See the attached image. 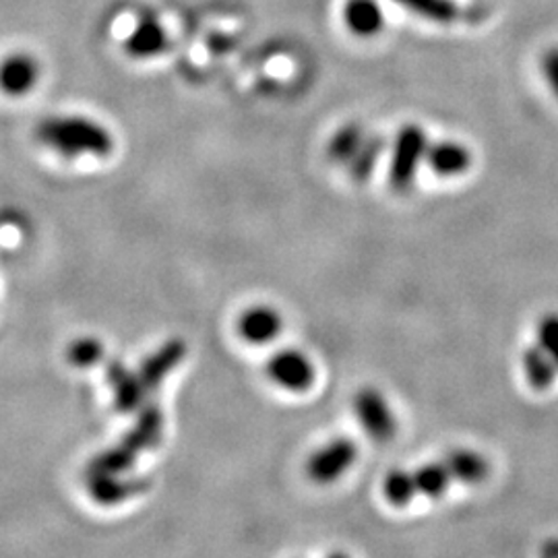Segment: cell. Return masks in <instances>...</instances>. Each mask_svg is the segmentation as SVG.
I'll return each instance as SVG.
<instances>
[{
  "label": "cell",
  "mask_w": 558,
  "mask_h": 558,
  "mask_svg": "<svg viewBox=\"0 0 558 558\" xmlns=\"http://www.w3.org/2000/svg\"><path fill=\"white\" fill-rule=\"evenodd\" d=\"M36 140L64 160L106 158L114 151V135L98 120L83 114H52L38 122Z\"/></svg>",
  "instance_id": "cell-1"
},
{
  "label": "cell",
  "mask_w": 558,
  "mask_h": 558,
  "mask_svg": "<svg viewBox=\"0 0 558 558\" xmlns=\"http://www.w3.org/2000/svg\"><path fill=\"white\" fill-rule=\"evenodd\" d=\"M428 137L418 124H405L393 141L389 182L396 191H408L416 180L422 160H426Z\"/></svg>",
  "instance_id": "cell-2"
},
{
  "label": "cell",
  "mask_w": 558,
  "mask_h": 558,
  "mask_svg": "<svg viewBox=\"0 0 558 558\" xmlns=\"http://www.w3.org/2000/svg\"><path fill=\"white\" fill-rule=\"evenodd\" d=\"M354 412L371 439L385 442L398 430L396 414L377 389H362L354 399Z\"/></svg>",
  "instance_id": "cell-3"
},
{
  "label": "cell",
  "mask_w": 558,
  "mask_h": 558,
  "mask_svg": "<svg viewBox=\"0 0 558 558\" xmlns=\"http://www.w3.org/2000/svg\"><path fill=\"white\" fill-rule=\"evenodd\" d=\"M267 375L281 389L302 393L315 380V366L311 359L299 350H281L267 362Z\"/></svg>",
  "instance_id": "cell-4"
},
{
  "label": "cell",
  "mask_w": 558,
  "mask_h": 558,
  "mask_svg": "<svg viewBox=\"0 0 558 558\" xmlns=\"http://www.w3.org/2000/svg\"><path fill=\"white\" fill-rule=\"evenodd\" d=\"M41 64L29 52H13L0 60V92L9 98L27 96L40 81Z\"/></svg>",
  "instance_id": "cell-5"
},
{
  "label": "cell",
  "mask_w": 558,
  "mask_h": 558,
  "mask_svg": "<svg viewBox=\"0 0 558 558\" xmlns=\"http://www.w3.org/2000/svg\"><path fill=\"white\" fill-rule=\"evenodd\" d=\"M354 459H356V445L352 440L336 439L313 453L306 470H308V476L315 482L329 484L339 476H343L354 463Z\"/></svg>",
  "instance_id": "cell-6"
},
{
  "label": "cell",
  "mask_w": 558,
  "mask_h": 558,
  "mask_svg": "<svg viewBox=\"0 0 558 558\" xmlns=\"http://www.w3.org/2000/svg\"><path fill=\"white\" fill-rule=\"evenodd\" d=\"M166 48L168 32L161 25V21L151 13H143L124 40V52L135 60L154 59Z\"/></svg>",
  "instance_id": "cell-7"
},
{
  "label": "cell",
  "mask_w": 558,
  "mask_h": 558,
  "mask_svg": "<svg viewBox=\"0 0 558 558\" xmlns=\"http://www.w3.org/2000/svg\"><path fill=\"white\" fill-rule=\"evenodd\" d=\"M283 327V320L276 308L271 306H253L239 320L240 338L253 345H265L278 338Z\"/></svg>",
  "instance_id": "cell-8"
},
{
  "label": "cell",
  "mask_w": 558,
  "mask_h": 558,
  "mask_svg": "<svg viewBox=\"0 0 558 558\" xmlns=\"http://www.w3.org/2000/svg\"><path fill=\"white\" fill-rule=\"evenodd\" d=\"M426 161L433 168V172L442 179L461 177L472 166L470 149L458 141H439L428 147Z\"/></svg>",
  "instance_id": "cell-9"
},
{
  "label": "cell",
  "mask_w": 558,
  "mask_h": 558,
  "mask_svg": "<svg viewBox=\"0 0 558 558\" xmlns=\"http://www.w3.org/2000/svg\"><path fill=\"white\" fill-rule=\"evenodd\" d=\"M343 20L348 29L360 38L377 36L385 27V13L377 0H348L343 7Z\"/></svg>",
  "instance_id": "cell-10"
},
{
  "label": "cell",
  "mask_w": 558,
  "mask_h": 558,
  "mask_svg": "<svg viewBox=\"0 0 558 558\" xmlns=\"http://www.w3.org/2000/svg\"><path fill=\"white\" fill-rule=\"evenodd\" d=\"M442 463L449 470L451 478L458 480V482L476 484L488 476V461L470 449L451 451L447 458L442 459Z\"/></svg>",
  "instance_id": "cell-11"
},
{
  "label": "cell",
  "mask_w": 558,
  "mask_h": 558,
  "mask_svg": "<svg viewBox=\"0 0 558 558\" xmlns=\"http://www.w3.org/2000/svg\"><path fill=\"white\" fill-rule=\"evenodd\" d=\"M523 368L530 385L536 391H544L555 383L558 366L539 345H534V348H527L523 354Z\"/></svg>",
  "instance_id": "cell-12"
},
{
  "label": "cell",
  "mask_w": 558,
  "mask_h": 558,
  "mask_svg": "<svg viewBox=\"0 0 558 558\" xmlns=\"http://www.w3.org/2000/svg\"><path fill=\"white\" fill-rule=\"evenodd\" d=\"M412 476H414V484H416V493L424 495V497H430V499L442 497L447 493L451 480H453L442 461L440 463H426L418 470H414Z\"/></svg>",
  "instance_id": "cell-13"
},
{
  "label": "cell",
  "mask_w": 558,
  "mask_h": 558,
  "mask_svg": "<svg viewBox=\"0 0 558 558\" xmlns=\"http://www.w3.org/2000/svg\"><path fill=\"white\" fill-rule=\"evenodd\" d=\"M364 140H366L364 131L360 129L359 124L341 126L329 141V158L333 161H341V163H350L359 154Z\"/></svg>",
  "instance_id": "cell-14"
},
{
  "label": "cell",
  "mask_w": 558,
  "mask_h": 558,
  "mask_svg": "<svg viewBox=\"0 0 558 558\" xmlns=\"http://www.w3.org/2000/svg\"><path fill=\"white\" fill-rule=\"evenodd\" d=\"M403 9L435 23H453L459 17V7L453 0H396Z\"/></svg>",
  "instance_id": "cell-15"
},
{
  "label": "cell",
  "mask_w": 558,
  "mask_h": 558,
  "mask_svg": "<svg viewBox=\"0 0 558 558\" xmlns=\"http://www.w3.org/2000/svg\"><path fill=\"white\" fill-rule=\"evenodd\" d=\"M383 149H385V141L380 137H371V140L366 137L359 149V154L354 156V160L348 163L350 172H352V179L356 182L371 179V174L375 172V168L379 163Z\"/></svg>",
  "instance_id": "cell-16"
},
{
  "label": "cell",
  "mask_w": 558,
  "mask_h": 558,
  "mask_svg": "<svg viewBox=\"0 0 558 558\" xmlns=\"http://www.w3.org/2000/svg\"><path fill=\"white\" fill-rule=\"evenodd\" d=\"M383 495L393 507H408L418 495L414 476L410 472H401V470L391 472L383 482Z\"/></svg>",
  "instance_id": "cell-17"
},
{
  "label": "cell",
  "mask_w": 558,
  "mask_h": 558,
  "mask_svg": "<svg viewBox=\"0 0 558 558\" xmlns=\"http://www.w3.org/2000/svg\"><path fill=\"white\" fill-rule=\"evenodd\" d=\"M539 348L555 360L558 366V315H546L539 320L538 327Z\"/></svg>",
  "instance_id": "cell-18"
},
{
  "label": "cell",
  "mask_w": 558,
  "mask_h": 558,
  "mask_svg": "<svg viewBox=\"0 0 558 558\" xmlns=\"http://www.w3.org/2000/svg\"><path fill=\"white\" fill-rule=\"evenodd\" d=\"M542 71H544V80L548 83L553 96L558 100V46H553L544 52Z\"/></svg>",
  "instance_id": "cell-19"
},
{
  "label": "cell",
  "mask_w": 558,
  "mask_h": 558,
  "mask_svg": "<svg viewBox=\"0 0 558 558\" xmlns=\"http://www.w3.org/2000/svg\"><path fill=\"white\" fill-rule=\"evenodd\" d=\"M544 558H558V539H550L544 546Z\"/></svg>",
  "instance_id": "cell-20"
},
{
  "label": "cell",
  "mask_w": 558,
  "mask_h": 558,
  "mask_svg": "<svg viewBox=\"0 0 558 558\" xmlns=\"http://www.w3.org/2000/svg\"><path fill=\"white\" fill-rule=\"evenodd\" d=\"M7 220H9V214H7V211H0V228L7 223Z\"/></svg>",
  "instance_id": "cell-21"
},
{
  "label": "cell",
  "mask_w": 558,
  "mask_h": 558,
  "mask_svg": "<svg viewBox=\"0 0 558 558\" xmlns=\"http://www.w3.org/2000/svg\"><path fill=\"white\" fill-rule=\"evenodd\" d=\"M329 558H345V557H343V555H331V557H329Z\"/></svg>",
  "instance_id": "cell-22"
}]
</instances>
